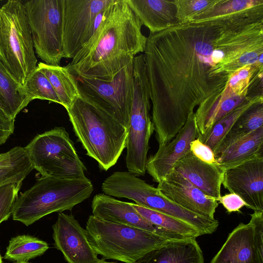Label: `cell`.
<instances>
[{
    "mask_svg": "<svg viewBox=\"0 0 263 263\" xmlns=\"http://www.w3.org/2000/svg\"><path fill=\"white\" fill-rule=\"evenodd\" d=\"M159 145L171 141L195 108L220 94L230 76L263 54L257 7L150 33L144 51Z\"/></svg>",
    "mask_w": 263,
    "mask_h": 263,
    "instance_id": "1",
    "label": "cell"
},
{
    "mask_svg": "<svg viewBox=\"0 0 263 263\" xmlns=\"http://www.w3.org/2000/svg\"><path fill=\"white\" fill-rule=\"evenodd\" d=\"M142 26L126 0H113L96 33L66 67L78 77L111 80L144 52Z\"/></svg>",
    "mask_w": 263,
    "mask_h": 263,
    "instance_id": "2",
    "label": "cell"
},
{
    "mask_svg": "<svg viewBox=\"0 0 263 263\" xmlns=\"http://www.w3.org/2000/svg\"><path fill=\"white\" fill-rule=\"evenodd\" d=\"M86 155L107 171L126 147L128 129L111 116L80 97L67 109Z\"/></svg>",
    "mask_w": 263,
    "mask_h": 263,
    "instance_id": "3",
    "label": "cell"
},
{
    "mask_svg": "<svg viewBox=\"0 0 263 263\" xmlns=\"http://www.w3.org/2000/svg\"><path fill=\"white\" fill-rule=\"evenodd\" d=\"M93 191L91 181L86 177L65 179L42 176L17 198L12 218L28 226L52 213L71 210Z\"/></svg>",
    "mask_w": 263,
    "mask_h": 263,
    "instance_id": "4",
    "label": "cell"
},
{
    "mask_svg": "<svg viewBox=\"0 0 263 263\" xmlns=\"http://www.w3.org/2000/svg\"><path fill=\"white\" fill-rule=\"evenodd\" d=\"M85 230L89 242L98 255L104 259L125 263H134L148 252L176 240L140 228L103 220L92 215L87 219Z\"/></svg>",
    "mask_w": 263,
    "mask_h": 263,
    "instance_id": "5",
    "label": "cell"
},
{
    "mask_svg": "<svg viewBox=\"0 0 263 263\" xmlns=\"http://www.w3.org/2000/svg\"><path fill=\"white\" fill-rule=\"evenodd\" d=\"M0 60L22 86L37 67L24 4L9 0L0 8Z\"/></svg>",
    "mask_w": 263,
    "mask_h": 263,
    "instance_id": "6",
    "label": "cell"
},
{
    "mask_svg": "<svg viewBox=\"0 0 263 263\" xmlns=\"http://www.w3.org/2000/svg\"><path fill=\"white\" fill-rule=\"evenodd\" d=\"M133 96L127 137L126 165L136 176L146 172L149 142L154 130L151 118L150 89L144 54L133 60Z\"/></svg>",
    "mask_w": 263,
    "mask_h": 263,
    "instance_id": "7",
    "label": "cell"
},
{
    "mask_svg": "<svg viewBox=\"0 0 263 263\" xmlns=\"http://www.w3.org/2000/svg\"><path fill=\"white\" fill-rule=\"evenodd\" d=\"M24 148L33 168L42 176L65 179L85 177L86 168L63 127L36 135Z\"/></svg>",
    "mask_w": 263,
    "mask_h": 263,
    "instance_id": "8",
    "label": "cell"
},
{
    "mask_svg": "<svg viewBox=\"0 0 263 263\" xmlns=\"http://www.w3.org/2000/svg\"><path fill=\"white\" fill-rule=\"evenodd\" d=\"M133 61L110 81L76 76L80 97L128 129L133 96Z\"/></svg>",
    "mask_w": 263,
    "mask_h": 263,
    "instance_id": "9",
    "label": "cell"
},
{
    "mask_svg": "<svg viewBox=\"0 0 263 263\" xmlns=\"http://www.w3.org/2000/svg\"><path fill=\"white\" fill-rule=\"evenodd\" d=\"M24 5L38 57L45 64L59 65L64 58L63 0H31Z\"/></svg>",
    "mask_w": 263,
    "mask_h": 263,
    "instance_id": "10",
    "label": "cell"
},
{
    "mask_svg": "<svg viewBox=\"0 0 263 263\" xmlns=\"http://www.w3.org/2000/svg\"><path fill=\"white\" fill-rule=\"evenodd\" d=\"M116 195L118 198L132 200L140 206L182 220L196 229L200 236L212 234L219 226L217 219H211L184 209L164 196L157 187L129 172L118 181Z\"/></svg>",
    "mask_w": 263,
    "mask_h": 263,
    "instance_id": "11",
    "label": "cell"
},
{
    "mask_svg": "<svg viewBox=\"0 0 263 263\" xmlns=\"http://www.w3.org/2000/svg\"><path fill=\"white\" fill-rule=\"evenodd\" d=\"M251 217L229 233L210 263H263V211Z\"/></svg>",
    "mask_w": 263,
    "mask_h": 263,
    "instance_id": "12",
    "label": "cell"
},
{
    "mask_svg": "<svg viewBox=\"0 0 263 263\" xmlns=\"http://www.w3.org/2000/svg\"><path fill=\"white\" fill-rule=\"evenodd\" d=\"M113 0H63L64 57L73 59L82 49L83 40L96 16Z\"/></svg>",
    "mask_w": 263,
    "mask_h": 263,
    "instance_id": "13",
    "label": "cell"
},
{
    "mask_svg": "<svg viewBox=\"0 0 263 263\" xmlns=\"http://www.w3.org/2000/svg\"><path fill=\"white\" fill-rule=\"evenodd\" d=\"M222 184L254 212L263 211V155L224 171Z\"/></svg>",
    "mask_w": 263,
    "mask_h": 263,
    "instance_id": "14",
    "label": "cell"
},
{
    "mask_svg": "<svg viewBox=\"0 0 263 263\" xmlns=\"http://www.w3.org/2000/svg\"><path fill=\"white\" fill-rule=\"evenodd\" d=\"M52 229L54 246L68 263H97L100 260L89 242L86 230L72 214L59 213Z\"/></svg>",
    "mask_w": 263,
    "mask_h": 263,
    "instance_id": "15",
    "label": "cell"
},
{
    "mask_svg": "<svg viewBox=\"0 0 263 263\" xmlns=\"http://www.w3.org/2000/svg\"><path fill=\"white\" fill-rule=\"evenodd\" d=\"M92 215L110 222L127 225L151 232L173 240L191 238L149 222L132 206L104 193L96 195L91 202Z\"/></svg>",
    "mask_w": 263,
    "mask_h": 263,
    "instance_id": "16",
    "label": "cell"
},
{
    "mask_svg": "<svg viewBox=\"0 0 263 263\" xmlns=\"http://www.w3.org/2000/svg\"><path fill=\"white\" fill-rule=\"evenodd\" d=\"M157 188L166 198L184 209L200 216L215 219L218 201L174 170L158 183Z\"/></svg>",
    "mask_w": 263,
    "mask_h": 263,
    "instance_id": "17",
    "label": "cell"
},
{
    "mask_svg": "<svg viewBox=\"0 0 263 263\" xmlns=\"http://www.w3.org/2000/svg\"><path fill=\"white\" fill-rule=\"evenodd\" d=\"M195 112L192 113L176 136L161 146L147 159L146 172L159 183L173 170L176 163L190 150V144L199 136Z\"/></svg>",
    "mask_w": 263,
    "mask_h": 263,
    "instance_id": "18",
    "label": "cell"
},
{
    "mask_svg": "<svg viewBox=\"0 0 263 263\" xmlns=\"http://www.w3.org/2000/svg\"><path fill=\"white\" fill-rule=\"evenodd\" d=\"M173 170L205 194L218 201L221 196L224 171L216 163L204 162L190 151L176 163Z\"/></svg>",
    "mask_w": 263,
    "mask_h": 263,
    "instance_id": "19",
    "label": "cell"
},
{
    "mask_svg": "<svg viewBox=\"0 0 263 263\" xmlns=\"http://www.w3.org/2000/svg\"><path fill=\"white\" fill-rule=\"evenodd\" d=\"M128 5L150 33L180 24L175 0H126Z\"/></svg>",
    "mask_w": 263,
    "mask_h": 263,
    "instance_id": "20",
    "label": "cell"
},
{
    "mask_svg": "<svg viewBox=\"0 0 263 263\" xmlns=\"http://www.w3.org/2000/svg\"><path fill=\"white\" fill-rule=\"evenodd\" d=\"M134 263H204L196 238L169 241L144 254Z\"/></svg>",
    "mask_w": 263,
    "mask_h": 263,
    "instance_id": "21",
    "label": "cell"
},
{
    "mask_svg": "<svg viewBox=\"0 0 263 263\" xmlns=\"http://www.w3.org/2000/svg\"><path fill=\"white\" fill-rule=\"evenodd\" d=\"M248 98L235 94L226 85L220 94L200 103L195 112L199 135L208 133L216 122Z\"/></svg>",
    "mask_w": 263,
    "mask_h": 263,
    "instance_id": "22",
    "label": "cell"
},
{
    "mask_svg": "<svg viewBox=\"0 0 263 263\" xmlns=\"http://www.w3.org/2000/svg\"><path fill=\"white\" fill-rule=\"evenodd\" d=\"M263 155V126L236 141L216 157L223 171Z\"/></svg>",
    "mask_w": 263,
    "mask_h": 263,
    "instance_id": "23",
    "label": "cell"
},
{
    "mask_svg": "<svg viewBox=\"0 0 263 263\" xmlns=\"http://www.w3.org/2000/svg\"><path fill=\"white\" fill-rule=\"evenodd\" d=\"M37 68L48 78L61 104L67 110L80 97L76 76L66 66L40 62Z\"/></svg>",
    "mask_w": 263,
    "mask_h": 263,
    "instance_id": "24",
    "label": "cell"
},
{
    "mask_svg": "<svg viewBox=\"0 0 263 263\" xmlns=\"http://www.w3.org/2000/svg\"><path fill=\"white\" fill-rule=\"evenodd\" d=\"M25 89L0 60V104L3 110L15 119L31 102Z\"/></svg>",
    "mask_w": 263,
    "mask_h": 263,
    "instance_id": "25",
    "label": "cell"
},
{
    "mask_svg": "<svg viewBox=\"0 0 263 263\" xmlns=\"http://www.w3.org/2000/svg\"><path fill=\"white\" fill-rule=\"evenodd\" d=\"M263 101L250 106L235 121L214 152L217 157L231 144L263 126Z\"/></svg>",
    "mask_w": 263,
    "mask_h": 263,
    "instance_id": "26",
    "label": "cell"
},
{
    "mask_svg": "<svg viewBox=\"0 0 263 263\" xmlns=\"http://www.w3.org/2000/svg\"><path fill=\"white\" fill-rule=\"evenodd\" d=\"M260 101H263V96L248 97L243 102L216 122L208 133L199 135L197 138L214 153L237 119L250 106Z\"/></svg>",
    "mask_w": 263,
    "mask_h": 263,
    "instance_id": "27",
    "label": "cell"
},
{
    "mask_svg": "<svg viewBox=\"0 0 263 263\" xmlns=\"http://www.w3.org/2000/svg\"><path fill=\"white\" fill-rule=\"evenodd\" d=\"M49 248L48 244L30 235H18L9 241L4 258L16 262H27L43 255Z\"/></svg>",
    "mask_w": 263,
    "mask_h": 263,
    "instance_id": "28",
    "label": "cell"
},
{
    "mask_svg": "<svg viewBox=\"0 0 263 263\" xmlns=\"http://www.w3.org/2000/svg\"><path fill=\"white\" fill-rule=\"evenodd\" d=\"M135 209L153 224L189 238H196L199 232L188 223L172 216L131 203Z\"/></svg>",
    "mask_w": 263,
    "mask_h": 263,
    "instance_id": "29",
    "label": "cell"
},
{
    "mask_svg": "<svg viewBox=\"0 0 263 263\" xmlns=\"http://www.w3.org/2000/svg\"><path fill=\"white\" fill-rule=\"evenodd\" d=\"M263 4V0H217L213 5L192 16L195 22L232 14Z\"/></svg>",
    "mask_w": 263,
    "mask_h": 263,
    "instance_id": "30",
    "label": "cell"
},
{
    "mask_svg": "<svg viewBox=\"0 0 263 263\" xmlns=\"http://www.w3.org/2000/svg\"><path fill=\"white\" fill-rule=\"evenodd\" d=\"M33 169L23 147L11 160L0 165V186L9 182H22Z\"/></svg>",
    "mask_w": 263,
    "mask_h": 263,
    "instance_id": "31",
    "label": "cell"
},
{
    "mask_svg": "<svg viewBox=\"0 0 263 263\" xmlns=\"http://www.w3.org/2000/svg\"><path fill=\"white\" fill-rule=\"evenodd\" d=\"M23 87L31 101L37 99L61 104L49 80L37 67L28 78Z\"/></svg>",
    "mask_w": 263,
    "mask_h": 263,
    "instance_id": "32",
    "label": "cell"
},
{
    "mask_svg": "<svg viewBox=\"0 0 263 263\" xmlns=\"http://www.w3.org/2000/svg\"><path fill=\"white\" fill-rule=\"evenodd\" d=\"M263 66L247 65L236 70L232 74L227 86L235 94L247 97L250 81L255 71Z\"/></svg>",
    "mask_w": 263,
    "mask_h": 263,
    "instance_id": "33",
    "label": "cell"
},
{
    "mask_svg": "<svg viewBox=\"0 0 263 263\" xmlns=\"http://www.w3.org/2000/svg\"><path fill=\"white\" fill-rule=\"evenodd\" d=\"M22 182H9L0 186V224L12 215Z\"/></svg>",
    "mask_w": 263,
    "mask_h": 263,
    "instance_id": "34",
    "label": "cell"
},
{
    "mask_svg": "<svg viewBox=\"0 0 263 263\" xmlns=\"http://www.w3.org/2000/svg\"><path fill=\"white\" fill-rule=\"evenodd\" d=\"M217 0H175L177 17L180 23L187 22L192 16L213 5Z\"/></svg>",
    "mask_w": 263,
    "mask_h": 263,
    "instance_id": "35",
    "label": "cell"
},
{
    "mask_svg": "<svg viewBox=\"0 0 263 263\" xmlns=\"http://www.w3.org/2000/svg\"><path fill=\"white\" fill-rule=\"evenodd\" d=\"M190 150L199 160L210 164L216 163V158L212 149L198 138L191 142Z\"/></svg>",
    "mask_w": 263,
    "mask_h": 263,
    "instance_id": "36",
    "label": "cell"
},
{
    "mask_svg": "<svg viewBox=\"0 0 263 263\" xmlns=\"http://www.w3.org/2000/svg\"><path fill=\"white\" fill-rule=\"evenodd\" d=\"M226 209L228 213L239 212L244 206L245 202L238 195L234 193H229L221 196L218 201Z\"/></svg>",
    "mask_w": 263,
    "mask_h": 263,
    "instance_id": "37",
    "label": "cell"
},
{
    "mask_svg": "<svg viewBox=\"0 0 263 263\" xmlns=\"http://www.w3.org/2000/svg\"><path fill=\"white\" fill-rule=\"evenodd\" d=\"M14 120L4 111H0V145L4 144L13 133Z\"/></svg>",
    "mask_w": 263,
    "mask_h": 263,
    "instance_id": "38",
    "label": "cell"
},
{
    "mask_svg": "<svg viewBox=\"0 0 263 263\" xmlns=\"http://www.w3.org/2000/svg\"><path fill=\"white\" fill-rule=\"evenodd\" d=\"M263 68L257 69L250 81L248 88V97L262 96Z\"/></svg>",
    "mask_w": 263,
    "mask_h": 263,
    "instance_id": "39",
    "label": "cell"
},
{
    "mask_svg": "<svg viewBox=\"0 0 263 263\" xmlns=\"http://www.w3.org/2000/svg\"><path fill=\"white\" fill-rule=\"evenodd\" d=\"M23 148L20 146H15L6 153L0 154V165L11 160Z\"/></svg>",
    "mask_w": 263,
    "mask_h": 263,
    "instance_id": "40",
    "label": "cell"
},
{
    "mask_svg": "<svg viewBox=\"0 0 263 263\" xmlns=\"http://www.w3.org/2000/svg\"><path fill=\"white\" fill-rule=\"evenodd\" d=\"M97 263H118L117 262H108V261H106L104 259L102 258V259H101L99 261H98V262Z\"/></svg>",
    "mask_w": 263,
    "mask_h": 263,
    "instance_id": "41",
    "label": "cell"
},
{
    "mask_svg": "<svg viewBox=\"0 0 263 263\" xmlns=\"http://www.w3.org/2000/svg\"><path fill=\"white\" fill-rule=\"evenodd\" d=\"M0 263H3L1 254H0Z\"/></svg>",
    "mask_w": 263,
    "mask_h": 263,
    "instance_id": "42",
    "label": "cell"
},
{
    "mask_svg": "<svg viewBox=\"0 0 263 263\" xmlns=\"http://www.w3.org/2000/svg\"><path fill=\"white\" fill-rule=\"evenodd\" d=\"M15 263H29V262H16Z\"/></svg>",
    "mask_w": 263,
    "mask_h": 263,
    "instance_id": "43",
    "label": "cell"
},
{
    "mask_svg": "<svg viewBox=\"0 0 263 263\" xmlns=\"http://www.w3.org/2000/svg\"><path fill=\"white\" fill-rule=\"evenodd\" d=\"M0 111H4L3 110V109H2V107H1V104H0Z\"/></svg>",
    "mask_w": 263,
    "mask_h": 263,
    "instance_id": "44",
    "label": "cell"
}]
</instances>
